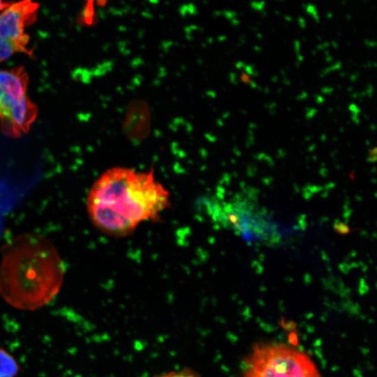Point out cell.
<instances>
[{"instance_id": "6da1fadb", "label": "cell", "mask_w": 377, "mask_h": 377, "mask_svg": "<svg viewBox=\"0 0 377 377\" xmlns=\"http://www.w3.org/2000/svg\"><path fill=\"white\" fill-rule=\"evenodd\" d=\"M170 205V193L153 171L112 168L93 184L87 199L89 215L102 232L117 237L159 217Z\"/></svg>"}, {"instance_id": "7a4b0ae2", "label": "cell", "mask_w": 377, "mask_h": 377, "mask_svg": "<svg viewBox=\"0 0 377 377\" xmlns=\"http://www.w3.org/2000/svg\"><path fill=\"white\" fill-rule=\"evenodd\" d=\"M54 246L36 234L15 237L3 249L0 294L10 305L35 310L58 293L64 269Z\"/></svg>"}, {"instance_id": "3957f363", "label": "cell", "mask_w": 377, "mask_h": 377, "mask_svg": "<svg viewBox=\"0 0 377 377\" xmlns=\"http://www.w3.org/2000/svg\"><path fill=\"white\" fill-rule=\"evenodd\" d=\"M241 377H321L305 353L285 343L255 346L243 364Z\"/></svg>"}, {"instance_id": "277c9868", "label": "cell", "mask_w": 377, "mask_h": 377, "mask_svg": "<svg viewBox=\"0 0 377 377\" xmlns=\"http://www.w3.org/2000/svg\"><path fill=\"white\" fill-rule=\"evenodd\" d=\"M27 85L24 68L0 70V124L7 135L26 133L36 117V106L27 96Z\"/></svg>"}, {"instance_id": "5b68a950", "label": "cell", "mask_w": 377, "mask_h": 377, "mask_svg": "<svg viewBox=\"0 0 377 377\" xmlns=\"http://www.w3.org/2000/svg\"><path fill=\"white\" fill-rule=\"evenodd\" d=\"M38 7L36 3L21 1L10 4L0 14V61L16 52L31 54L25 28L35 21Z\"/></svg>"}, {"instance_id": "8992f818", "label": "cell", "mask_w": 377, "mask_h": 377, "mask_svg": "<svg viewBox=\"0 0 377 377\" xmlns=\"http://www.w3.org/2000/svg\"><path fill=\"white\" fill-rule=\"evenodd\" d=\"M19 371V366L6 350L0 348V377H15Z\"/></svg>"}, {"instance_id": "52a82bcc", "label": "cell", "mask_w": 377, "mask_h": 377, "mask_svg": "<svg viewBox=\"0 0 377 377\" xmlns=\"http://www.w3.org/2000/svg\"><path fill=\"white\" fill-rule=\"evenodd\" d=\"M159 377H200L198 374L189 369L170 371Z\"/></svg>"}, {"instance_id": "ba28073f", "label": "cell", "mask_w": 377, "mask_h": 377, "mask_svg": "<svg viewBox=\"0 0 377 377\" xmlns=\"http://www.w3.org/2000/svg\"><path fill=\"white\" fill-rule=\"evenodd\" d=\"M240 79L243 82L249 84L253 88H256L257 86L256 83L250 77V75L246 74L244 71L242 73Z\"/></svg>"}, {"instance_id": "9c48e42d", "label": "cell", "mask_w": 377, "mask_h": 377, "mask_svg": "<svg viewBox=\"0 0 377 377\" xmlns=\"http://www.w3.org/2000/svg\"><path fill=\"white\" fill-rule=\"evenodd\" d=\"M264 3H265V2H263V1H262V2H252L251 3V6L255 10H260L263 8Z\"/></svg>"}, {"instance_id": "30bf717a", "label": "cell", "mask_w": 377, "mask_h": 377, "mask_svg": "<svg viewBox=\"0 0 377 377\" xmlns=\"http://www.w3.org/2000/svg\"><path fill=\"white\" fill-rule=\"evenodd\" d=\"M9 5H10V3L8 2H4V1H0V10H4Z\"/></svg>"}]
</instances>
